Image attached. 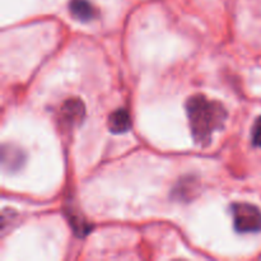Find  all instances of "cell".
<instances>
[{
  "instance_id": "3957f363",
  "label": "cell",
  "mask_w": 261,
  "mask_h": 261,
  "mask_svg": "<svg viewBox=\"0 0 261 261\" xmlns=\"http://www.w3.org/2000/svg\"><path fill=\"white\" fill-rule=\"evenodd\" d=\"M61 120L64 124L69 125V126H74V125L79 124L83 120L84 114H86V109L81 99L71 98L64 102L60 110Z\"/></svg>"
},
{
  "instance_id": "7a4b0ae2",
  "label": "cell",
  "mask_w": 261,
  "mask_h": 261,
  "mask_svg": "<svg viewBox=\"0 0 261 261\" xmlns=\"http://www.w3.org/2000/svg\"><path fill=\"white\" fill-rule=\"evenodd\" d=\"M233 226L239 233H254L261 229V212L249 203H236L231 206Z\"/></svg>"
},
{
  "instance_id": "52a82bcc",
  "label": "cell",
  "mask_w": 261,
  "mask_h": 261,
  "mask_svg": "<svg viewBox=\"0 0 261 261\" xmlns=\"http://www.w3.org/2000/svg\"><path fill=\"white\" fill-rule=\"evenodd\" d=\"M251 138H252V144H254L255 147L261 148V116L257 117L256 121L254 122Z\"/></svg>"
},
{
  "instance_id": "8992f818",
  "label": "cell",
  "mask_w": 261,
  "mask_h": 261,
  "mask_svg": "<svg viewBox=\"0 0 261 261\" xmlns=\"http://www.w3.org/2000/svg\"><path fill=\"white\" fill-rule=\"evenodd\" d=\"M132 127V119L125 109H119L112 112L109 117V129L114 134H122Z\"/></svg>"
},
{
  "instance_id": "5b68a950",
  "label": "cell",
  "mask_w": 261,
  "mask_h": 261,
  "mask_svg": "<svg viewBox=\"0 0 261 261\" xmlns=\"http://www.w3.org/2000/svg\"><path fill=\"white\" fill-rule=\"evenodd\" d=\"M69 10L75 19L81 22H89L97 17V9L88 0H71Z\"/></svg>"
},
{
  "instance_id": "277c9868",
  "label": "cell",
  "mask_w": 261,
  "mask_h": 261,
  "mask_svg": "<svg viewBox=\"0 0 261 261\" xmlns=\"http://www.w3.org/2000/svg\"><path fill=\"white\" fill-rule=\"evenodd\" d=\"M2 162L5 171L14 172L23 167L25 162V154L20 148L12 144H5L2 148Z\"/></svg>"
},
{
  "instance_id": "6da1fadb",
  "label": "cell",
  "mask_w": 261,
  "mask_h": 261,
  "mask_svg": "<svg viewBox=\"0 0 261 261\" xmlns=\"http://www.w3.org/2000/svg\"><path fill=\"white\" fill-rule=\"evenodd\" d=\"M186 114L194 142L200 147L211 144L213 134L226 125L228 112L216 99H209L203 94H195L186 102Z\"/></svg>"
}]
</instances>
